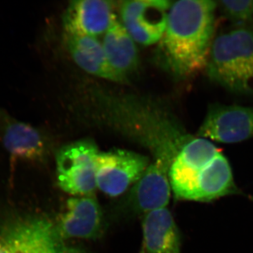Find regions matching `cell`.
Returning a JSON list of instances; mask_svg holds the SVG:
<instances>
[{
    "mask_svg": "<svg viewBox=\"0 0 253 253\" xmlns=\"http://www.w3.org/2000/svg\"><path fill=\"white\" fill-rule=\"evenodd\" d=\"M0 141L14 161L41 162L47 154V144L41 130L10 116L0 108Z\"/></svg>",
    "mask_w": 253,
    "mask_h": 253,
    "instance_id": "9",
    "label": "cell"
},
{
    "mask_svg": "<svg viewBox=\"0 0 253 253\" xmlns=\"http://www.w3.org/2000/svg\"><path fill=\"white\" fill-rule=\"evenodd\" d=\"M0 253H13L8 245L0 239Z\"/></svg>",
    "mask_w": 253,
    "mask_h": 253,
    "instance_id": "17",
    "label": "cell"
},
{
    "mask_svg": "<svg viewBox=\"0 0 253 253\" xmlns=\"http://www.w3.org/2000/svg\"><path fill=\"white\" fill-rule=\"evenodd\" d=\"M176 199L211 202L239 194L229 161L212 141L189 136L178 151L169 172Z\"/></svg>",
    "mask_w": 253,
    "mask_h": 253,
    "instance_id": "2",
    "label": "cell"
},
{
    "mask_svg": "<svg viewBox=\"0 0 253 253\" xmlns=\"http://www.w3.org/2000/svg\"><path fill=\"white\" fill-rule=\"evenodd\" d=\"M217 7L235 28L253 30V0L217 1Z\"/></svg>",
    "mask_w": 253,
    "mask_h": 253,
    "instance_id": "16",
    "label": "cell"
},
{
    "mask_svg": "<svg viewBox=\"0 0 253 253\" xmlns=\"http://www.w3.org/2000/svg\"><path fill=\"white\" fill-rule=\"evenodd\" d=\"M113 2L104 0L72 1L63 18L65 32L96 37L104 35L116 16Z\"/></svg>",
    "mask_w": 253,
    "mask_h": 253,
    "instance_id": "12",
    "label": "cell"
},
{
    "mask_svg": "<svg viewBox=\"0 0 253 253\" xmlns=\"http://www.w3.org/2000/svg\"><path fill=\"white\" fill-rule=\"evenodd\" d=\"M102 214L93 195L74 196L68 200L56 230L62 239H90L99 235Z\"/></svg>",
    "mask_w": 253,
    "mask_h": 253,
    "instance_id": "11",
    "label": "cell"
},
{
    "mask_svg": "<svg viewBox=\"0 0 253 253\" xmlns=\"http://www.w3.org/2000/svg\"><path fill=\"white\" fill-rule=\"evenodd\" d=\"M206 69L210 81L226 90L253 96V30L235 28L217 36Z\"/></svg>",
    "mask_w": 253,
    "mask_h": 253,
    "instance_id": "3",
    "label": "cell"
},
{
    "mask_svg": "<svg viewBox=\"0 0 253 253\" xmlns=\"http://www.w3.org/2000/svg\"><path fill=\"white\" fill-rule=\"evenodd\" d=\"M100 151L90 141L63 146L56 155L58 184L74 196L92 195L96 186V160Z\"/></svg>",
    "mask_w": 253,
    "mask_h": 253,
    "instance_id": "4",
    "label": "cell"
},
{
    "mask_svg": "<svg viewBox=\"0 0 253 253\" xmlns=\"http://www.w3.org/2000/svg\"><path fill=\"white\" fill-rule=\"evenodd\" d=\"M0 239L13 253H72L51 221L44 218L18 219L5 226Z\"/></svg>",
    "mask_w": 253,
    "mask_h": 253,
    "instance_id": "6",
    "label": "cell"
},
{
    "mask_svg": "<svg viewBox=\"0 0 253 253\" xmlns=\"http://www.w3.org/2000/svg\"><path fill=\"white\" fill-rule=\"evenodd\" d=\"M217 9V1L211 0H181L171 5L162 44L176 76L189 77L206 68Z\"/></svg>",
    "mask_w": 253,
    "mask_h": 253,
    "instance_id": "1",
    "label": "cell"
},
{
    "mask_svg": "<svg viewBox=\"0 0 253 253\" xmlns=\"http://www.w3.org/2000/svg\"><path fill=\"white\" fill-rule=\"evenodd\" d=\"M199 137L234 144L253 137V106L212 104L199 128Z\"/></svg>",
    "mask_w": 253,
    "mask_h": 253,
    "instance_id": "7",
    "label": "cell"
},
{
    "mask_svg": "<svg viewBox=\"0 0 253 253\" xmlns=\"http://www.w3.org/2000/svg\"><path fill=\"white\" fill-rule=\"evenodd\" d=\"M142 229L145 253H181L179 229L167 208L146 213Z\"/></svg>",
    "mask_w": 253,
    "mask_h": 253,
    "instance_id": "13",
    "label": "cell"
},
{
    "mask_svg": "<svg viewBox=\"0 0 253 253\" xmlns=\"http://www.w3.org/2000/svg\"><path fill=\"white\" fill-rule=\"evenodd\" d=\"M173 160L158 156L149 164L131 190L129 202L139 212L166 208L171 196L169 172Z\"/></svg>",
    "mask_w": 253,
    "mask_h": 253,
    "instance_id": "10",
    "label": "cell"
},
{
    "mask_svg": "<svg viewBox=\"0 0 253 253\" xmlns=\"http://www.w3.org/2000/svg\"><path fill=\"white\" fill-rule=\"evenodd\" d=\"M68 49L75 62L89 74L113 82H123L106 59L102 43L94 37L66 33Z\"/></svg>",
    "mask_w": 253,
    "mask_h": 253,
    "instance_id": "14",
    "label": "cell"
},
{
    "mask_svg": "<svg viewBox=\"0 0 253 253\" xmlns=\"http://www.w3.org/2000/svg\"><path fill=\"white\" fill-rule=\"evenodd\" d=\"M172 3L167 0H133L123 3L122 24L135 42L147 46L161 41Z\"/></svg>",
    "mask_w": 253,
    "mask_h": 253,
    "instance_id": "8",
    "label": "cell"
},
{
    "mask_svg": "<svg viewBox=\"0 0 253 253\" xmlns=\"http://www.w3.org/2000/svg\"><path fill=\"white\" fill-rule=\"evenodd\" d=\"M102 46L110 66L126 79V74L137 66V49L135 42L116 16L104 35Z\"/></svg>",
    "mask_w": 253,
    "mask_h": 253,
    "instance_id": "15",
    "label": "cell"
},
{
    "mask_svg": "<svg viewBox=\"0 0 253 253\" xmlns=\"http://www.w3.org/2000/svg\"><path fill=\"white\" fill-rule=\"evenodd\" d=\"M149 166L147 158L126 150L100 151L96 160V186L111 197L126 192Z\"/></svg>",
    "mask_w": 253,
    "mask_h": 253,
    "instance_id": "5",
    "label": "cell"
}]
</instances>
